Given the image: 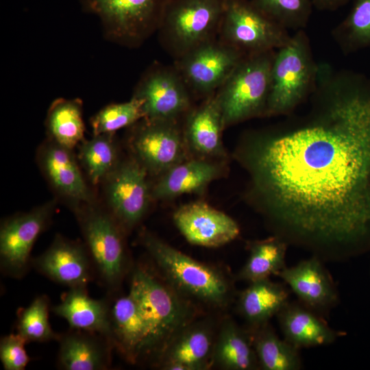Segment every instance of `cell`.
Returning <instances> with one entry per match:
<instances>
[{"mask_svg": "<svg viewBox=\"0 0 370 370\" xmlns=\"http://www.w3.org/2000/svg\"><path fill=\"white\" fill-rule=\"evenodd\" d=\"M301 125L254 134L244 159L278 236L328 258L370 251V80L346 74Z\"/></svg>", "mask_w": 370, "mask_h": 370, "instance_id": "6da1fadb", "label": "cell"}, {"mask_svg": "<svg viewBox=\"0 0 370 370\" xmlns=\"http://www.w3.org/2000/svg\"><path fill=\"white\" fill-rule=\"evenodd\" d=\"M275 51L245 56L215 92L224 128L266 116Z\"/></svg>", "mask_w": 370, "mask_h": 370, "instance_id": "7a4b0ae2", "label": "cell"}, {"mask_svg": "<svg viewBox=\"0 0 370 370\" xmlns=\"http://www.w3.org/2000/svg\"><path fill=\"white\" fill-rule=\"evenodd\" d=\"M318 69L306 32L297 31L275 51L266 116L293 112L315 88Z\"/></svg>", "mask_w": 370, "mask_h": 370, "instance_id": "3957f363", "label": "cell"}, {"mask_svg": "<svg viewBox=\"0 0 370 370\" xmlns=\"http://www.w3.org/2000/svg\"><path fill=\"white\" fill-rule=\"evenodd\" d=\"M129 294L137 304L148 327L145 351L165 349L190 321L186 303L145 269L132 275Z\"/></svg>", "mask_w": 370, "mask_h": 370, "instance_id": "277c9868", "label": "cell"}, {"mask_svg": "<svg viewBox=\"0 0 370 370\" xmlns=\"http://www.w3.org/2000/svg\"><path fill=\"white\" fill-rule=\"evenodd\" d=\"M225 0H170L157 31L174 60L217 38Z\"/></svg>", "mask_w": 370, "mask_h": 370, "instance_id": "5b68a950", "label": "cell"}, {"mask_svg": "<svg viewBox=\"0 0 370 370\" xmlns=\"http://www.w3.org/2000/svg\"><path fill=\"white\" fill-rule=\"evenodd\" d=\"M96 16L103 37L129 49L140 47L157 31L170 0H78Z\"/></svg>", "mask_w": 370, "mask_h": 370, "instance_id": "8992f818", "label": "cell"}, {"mask_svg": "<svg viewBox=\"0 0 370 370\" xmlns=\"http://www.w3.org/2000/svg\"><path fill=\"white\" fill-rule=\"evenodd\" d=\"M143 244L161 271L181 293L215 306L228 301L230 284L217 269L152 235L145 234Z\"/></svg>", "mask_w": 370, "mask_h": 370, "instance_id": "52a82bcc", "label": "cell"}, {"mask_svg": "<svg viewBox=\"0 0 370 370\" xmlns=\"http://www.w3.org/2000/svg\"><path fill=\"white\" fill-rule=\"evenodd\" d=\"M288 29L251 0H225L217 38L245 56L277 50L289 40Z\"/></svg>", "mask_w": 370, "mask_h": 370, "instance_id": "ba28073f", "label": "cell"}, {"mask_svg": "<svg viewBox=\"0 0 370 370\" xmlns=\"http://www.w3.org/2000/svg\"><path fill=\"white\" fill-rule=\"evenodd\" d=\"M191 96L175 66L157 62L143 73L132 95L143 102L144 119L171 121L191 109Z\"/></svg>", "mask_w": 370, "mask_h": 370, "instance_id": "9c48e42d", "label": "cell"}, {"mask_svg": "<svg viewBox=\"0 0 370 370\" xmlns=\"http://www.w3.org/2000/svg\"><path fill=\"white\" fill-rule=\"evenodd\" d=\"M244 56L216 38L175 60L173 65L191 95L206 98L217 91Z\"/></svg>", "mask_w": 370, "mask_h": 370, "instance_id": "30bf717a", "label": "cell"}, {"mask_svg": "<svg viewBox=\"0 0 370 370\" xmlns=\"http://www.w3.org/2000/svg\"><path fill=\"white\" fill-rule=\"evenodd\" d=\"M136 125L132 145L138 162L147 171L164 174L184 161L186 143L177 121L143 119Z\"/></svg>", "mask_w": 370, "mask_h": 370, "instance_id": "8fae6325", "label": "cell"}, {"mask_svg": "<svg viewBox=\"0 0 370 370\" xmlns=\"http://www.w3.org/2000/svg\"><path fill=\"white\" fill-rule=\"evenodd\" d=\"M80 225L91 257L104 282L115 286L124 273V247L117 225L108 214L95 209L82 212Z\"/></svg>", "mask_w": 370, "mask_h": 370, "instance_id": "7c38bea8", "label": "cell"}, {"mask_svg": "<svg viewBox=\"0 0 370 370\" xmlns=\"http://www.w3.org/2000/svg\"><path fill=\"white\" fill-rule=\"evenodd\" d=\"M51 203L5 221L0 230L1 269L19 278L27 269L32 249L53 212Z\"/></svg>", "mask_w": 370, "mask_h": 370, "instance_id": "4fadbf2b", "label": "cell"}, {"mask_svg": "<svg viewBox=\"0 0 370 370\" xmlns=\"http://www.w3.org/2000/svg\"><path fill=\"white\" fill-rule=\"evenodd\" d=\"M147 170L138 161L116 166L107 177V198L116 218L125 226L137 223L145 214L150 193Z\"/></svg>", "mask_w": 370, "mask_h": 370, "instance_id": "5bb4252c", "label": "cell"}, {"mask_svg": "<svg viewBox=\"0 0 370 370\" xmlns=\"http://www.w3.org/2000/svg\"><path fill=\"white\" fill-rule=\"evenodd\" d=\"M173 221L190 243L206 247L227 244L240 232L238 225L232 218L202 202L179 208L173 214Z\"/></svg>", "mask_w": 370, "mask_h": 370, "instance_id": "9a60e30c", "label": "cell"}, {"mask_svg": "<svg viewBox=\"0 0 370 370\" xmlns=\"http://www.w3.org/2000/svg\"><path fill=\"white\" fill-rule=\"evenodd\" d=\"M287 284L300 303L318 314L328 312L338 301L333 280L321 258L314 255L276 275Z\"/></svg>", "mask_w": 370, "mask_h": 370, "instance_id": "2e32d148", "label": "cell"}, {"mask_svg": "<svg viewBox=\"0 0 370 370\" xmlns=\"http://www.w3.org/2000/svg\"><path fill=\"white\" fill-rule=\"evenodd\" d=\"M34 263L47 278L70 288H85L91 280L90 260L84 248L60 236Z\"/></svg>", "mask_w": 370, "mask_h": 370, "instance_id": "e0dca14e", "label": "cell"}, {"mask_svg": "<svg viewBox=\"0 0 370 370\" xmlns=\"http://www.w3.org/2000/svg\"><path fill=\"white\" fill-rule=\"evenodd\" d=\"M277 317L284 339L298 349L328 345L345 335L302 304L288 302Z\"/></svg>", "mask_w": 370, "mask_h": 370, "instance_id": "ac0fdd59", "label": "cell"}, {"mask_svg": "<svg viewBox=\"0 0 370 370\" xmlns=\"http://www.w3.org/2000/svg\"><path fill=\"white\" fill-rule=\"evenodd\" d=\"M183 130L186 143L204 156H222L224 126L221 112L215 93L204 98L197 107L186 114Z\"/></svg>", "mask_w": 370, "mask_h": 370, "instance_id": "d6986e66", "label": "cell"}, {"mask_svg": "<svg viewBox=\"0 0 370 370\" xmlns=\"http://www.w3.org/2000/svg\"><path fill=\"white\" fill-rule=\"evenodd\" d=\"M53 311L74 330L101 335L113 344L110 308L105 301L90 297L85 288H70Z\"/></svg>", "mask_w": 370, "mask_h": 370, "instance_id": "ffe728a7", "label": "cell"}, {"mask_svg": "<svg viewBox=\"0 0 370 370\" xmlns=\"http://www.w3.org/2000/svg\"><path fill=\"white\" fill-rule=\"evenodd\" d=\"M71 150L53 141L47 144L40 155L42 169L59 193L77 201L90 202L92 195Z\"/></svg>", "mask_w": 370, "mask_h": 370, "instance_id": "44dd1931", "label": "cell"}, {"mask_svg": "<svg viewBox=\"0 0 370 370\" xmlns=\"http://www.w3.org/2000/svg\"><path fill=\"white\" fill-rule=\"evenodd\" d=\"M95 333L75 330L59 336L58 365L66 370H103L110 364L112 343Z\"/></svg>", "mask_w": 370, "mask_h": 370, "instance_id": "7402d4cb", "label": "cell"}, {"mask_svg": "<svg viewBox=\"0 0 370 370\" xmlns=\"http://www.w3.org/2000/svg\"><path fill=\"white\" fill-rule=\"evenodd\" d=\"M113 344L130 360L145 351L149 330L134 299L128 294L119 297L110 308Z\"/></svg>", "mask_w": 370, "mask_h": 370, "instance_id": "603a6c76", "label": "cell"}, {"mask_svg": "<svg viewBox=\"0 0 370 370\" xmlns=\"http://www.w3.org/2000/svg\"><path fill=\"white\" fill-rule=\"evenodd\" d=\"M220 174L219 167L205 160L183 161L163 174L151 196L164 199L201 192Z\"/></svg>", "mask_w": 370, "mask_h": 370, "instance_id": "cb8c5ba5", "label": "cell"}, {"mask_svg": "<svg viewBox=\"0 0 370 370\" xmlns=\"http://www.w3.org/2000/svg\"><path fill=\"white\" fill-rule=\"evenodd\" d=\"M289 290L269 278L251 282L241 294L238 309L254 329L268 323L269 320L288 303Z\"/></svg>", "mask_w": 370, "mask_h": 370, "instance_id": "d4e9b609", "label": "cell"}, {"mask_svg": "<svg viewBox=\"0 0 370 370\" xmlns=\"http://www.w3.org/2000/svg\"><path fill=\"white\" fill-rule=\"evenodd\" d=\"M212 350V334L204 325L186 326L165 349L164 367L197 370L206 367Z\"/></svg>", "mask_w": 370, "mask_h": 370, "instance_id": "484cf974", "label": "cell"}, {"mask_svg": "<svg viewBox=\"0 0 370 370\" xmlns=\"http://www.w3.org/2000/svg\"><path fill=\"white\" fill-rule=\"evenodd\" d=\"M46 126L56 143L72 149L84 141L85 125L82 116V102L79 98H58L47 112Z\"/></svg>", "mask_w": 370, "mask_h": 370, "instance_id": "4316f807", "label": "cell"}, {"mask_svg": "<svg viewBox=\"0 0 370 370\" xmlns=\"http://www.w3.org/2000/svg\"><path fill=\"white\" fill-rule=\"evenodd\" d=\"M213 356L215 362L226 369L252 370L259 366L251 337L232 321L222 327Z\"/></svg>", "mask_w": 370, "mask_h": 370, "instance_id": "83f0119b", "label": "cell"}, {"mask_svg": "<svg viewBox=\"0 0 370 370\" xmlns=\"http://www.w3.org/2000/svg\"><path fill=\"white\" fill-rule=\"evenodd\" d=\"M251 340L263 369L299 370L303 367L299 349L281 339L268 323L254 329Z\"/></svg>", "mask_w": 370, "mask_h": 370, "instance_id": "f1b7e54d", "label": "cell"}, {"mask_svg": "<svg viewBox=\"0 0 370 370\" xmlns=\"http://www.w3.org/2000/svg\"><path fill=\"white\" fill-rule=\"evenodd\" d=\"M288 243L276 236L253 243L249 258L241 269L238 278L249 283L269 278L286 267Z\"/></svg>", "mask_w": 370, "mask_h": 370, "instance_id": "f546056e", "label": "cell"}, {"mask_svg": "<svg viewBox=\"0 0 370 370\" xmlns=\"http://www.w3.org/2000/svg\"><path fill=\"white\" fill-rule=\"evenodd\" d=\"M113 135H93L91 139L82 142L79 158L90 181L95 184L107 178L117 166V151Z\"/></svg>", "mask_w": 370, "mask_h": 370, "instance_id": "4dcf8cb0", "label": "cell"}, {"mask_svg": "<svg viewBox=\"0 0 370 370\" xmlns=\"http://www.w3.org/2000/svg\"><path fill=\"white\" fill-rule=\"evenodd\" d=\"M333 36L345 53L370 47V0H354L346 18Z\"/></svg>", "mask_w": 370, "mask_h": 370, "instance_id": "1f68e13d", "label": "cell"}, {"mask_svg": "<svg viewBox=\"0 0 370 370\" xmlns=\"http://www.w3.org/2000/svg\"><path fill=\"white\" fill-rule=\"evenodd\" d=\"M144 119L143 102L132 97L123 103L108 105L97 112L90 120L93 135L114 134L132 126Z\"/></svg>", "mask_w": 370, "mask_h": 370, "instance_id": "d6a6232c", "label": "cell"}, {"mask_svg": "<svg viewBox=\"0 0 370 370\" xmlns=\"http://www.w3.org/2000/svg\"><path fill=\"white\" fill-rule=\"evenodd\" d=\"M17 331L27 343L46 342L56 339L49 321V301L46 296L36 297L18 315Z\"/></svg>", "mask_w": 370, "mask_h": 370, "instance_id": "836d02e7", "label": "cell"}, {"mask_svg": "<svg viewBox=\"0 0 370 370\" xmlns=\"http://www.w3.org/2000/svg\"><path fill=\"white\" fill-rule=\"evenodd\" d=\"M262 12L286 29H304L312 13L310 0H251Z\"/></svg>", "mask_w": 370, "mask_h": 370, "instance_id": "e575fe53", "label": "cell"}, {"mask_svg": "<svg viewBox=\"0 0 370 370\" xmlns=\"http://www.w3.org/2000/svg\"><path fill=\"white\" fill-rule=\"evenodd\" d=\"M26 341L19 334L5 336L0 342V358L5 370H23L29 361L25 345Z\"/></svg>", "mask_w": 370, "mask_h": 370, "instance_id": "d590c367", "label": "cell"}, {"mask_svg": "<svg viewBox=\"0 0 370 370\" xmlns=\"http://www.w3.org/2000/svg\"><path fill=\"white\" fill-rule=\"evenodd\" d=\"M312 5L321 10H334L350 0H310Z\"/></svg>", "mask_w": 370, "mask_h": 370, "instance_id": "8d00e7d4", "label": "cell"}]
</instances>
